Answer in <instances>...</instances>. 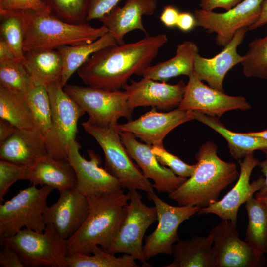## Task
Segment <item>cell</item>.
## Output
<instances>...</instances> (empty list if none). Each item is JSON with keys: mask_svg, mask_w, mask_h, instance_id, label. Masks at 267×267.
<instances>
[{"mask_svg": "<svg viewBox=\"0 0 267 267\" xmlns=\"http://www.w3.org/2000/svg\"><path fill=\"white\" fill-rule=\"evenodd\" d=\"M87 197L89 213L80 228L66 240L68 254L90 255L98 245L108 252L126 214L129 195L122 188Z\"/></svg>", "mask_w": 267, "mask_h": 267, "instance_id": "3", "label": "cell"}, {"mask_svg": "<svg viewBox=\"0 0 267 267\" xmlns=\"http://www.w3.org/2000/svg\"><path fill=\"white\" fill-rule=\"evenodd\" d=\"M191 112L194 119L206 125L227 141L230 153L235 160H240L255 150L262 151L267 149V139L232 132L227 129L216 117L198 111Z\"/></svg>", "mask_w": 267, "mask_h": 267, "instance_id": "28", "label": "cell"}, {"mask_svg": "<svg viewBox=\"0 0 267 267\" xmlns=\"http://www.w3.org/2000/svg\"><path fill=\"white\" fill-rule=\"evenodd\" d=\"M248 46L241 63L243 74L247 77L267 79V35L254 39Z\"/></svg>", "mask_w": 267, "mask_h": 267, "instance_id": "35", "label": "cell"}, {"mask_svg": "<svg viewBox=\"0 0 267 267\" xmlns=\"http://www.w3.org/2000/svg\"><path fill=\"white\" fill-rule=\"evenodd\" d=\"M266 154V159L262 162H259L258 166L261 168V171L264 176L265 182L263 187L259 190L264 191L267 190V149L262 150Z\"/></svg>", "mask_w": 267, "mask_h": 267, "instance_id": "49", "label": "cell"}, {"mask_svg": "<svg viewBox=\"0 0 267 267\" xmlns=\"http://www.w3.org/2000/svg\"><path fill=\"white\" fill-rule=\"evenodd\" d=\"M118 123L102 124L89 118L82 123L84 130L91 135L102 149L104 168L119 182L122 188L154 191L153 185L132 161L122 142Z\"/></svg>", "mask_w": 267, "mask_h": 267, "instance_id": "5", "label": "cell"}, {"mask_svg": "<svg viewBox=\"0 0 267 267\" xmlns=\"http://www.w3.org/2000/svg\"><path fill=\"white\" fill-rule=\"evenodd\" d=\"M89 210L88 197L74 188L60 193L58 200L44 213V220L46 225L53 226L60 236L67 240L82 226Z\"/></svg>", "mask_w": 267, "mask_h": 267, "instance_id": "18", "label": "cell"}, {"mask_svg": "<svg viewBox=\"0 0 267 267\" xmlns=\"http://www.w3.org/2000/svg\"><path fill=\"white\" fill-rule=\"evenodd\" d=\"M136 260L129 254L116 257L98 246L94 247L90 255L74 253L66 257L67 267H137Z\"/></svg>", "mask_w": 267, "mask_h": 267, "instance_id": "33", "label": "cell"}, {"mask_svg": "<svg viewBox=\"0 0 267 267\" xmlns=\"http://www.w3.org/2000/svg\"><path fill=\"white\" fill-rule=\"evenodd\" d=\"M49 97L52 123V146L48 154L67 160V149L75 139L78 122L86 113L64 90L60 79L46 87Z\"/></svg>", "mask_w": 267, "mask_h": 267, "instance_id": "10", "label": "cell"}, {"mask_svg": "<svg viewBox=\"0 0 267 267\" xmlns=\"http://www.w3.org/2000/svg\"><path fill=\"white\" fill-rule=\"evenodd\" d=\"M120 0H90L86 22L99 19L117 5Z\"/></svg>", "mask_w": 267, "mask_h": 267, "instance_id": "41", "label": "cell"}, {"mask_svg": "<svg viewBox=\"0 0 267 267\" xmlns=\"http://www.w3.org/2000/svg\"><path fill=\"white\" fill-rule=\"evenodd\" d=\"M263 0H244L223 13L195 10L196 27L203 28L208 33H215L216 44L224 47L239 29L248 28L258 20Z\"/></svg>", "mask_w": 267, "mask_h": 267, "instance_id": "13", "label": "cell"}, {"mask_svg": "<svg viewBox=\"0 0 267 267\" xmlns=\"http://www.w3.org/2000/svg\"><path fill=\"white\" fill-rule=\"evenodd\" d=\"M21 63L35 84L46 87L61 80L63 61L57 50L40 49L25 52Z\"/></svg>", "mask_w": 267, "mask_h": 267, "instance_id": "27", "label": "cell"}, {"mask_svg": "<svg viewBox=\"0 0 267 267\" xmlns=\"http://www.w3.org/2000/svg\"><path fill=\"white\" fill-rule=\"evenodd\" d=\"M242 1V0H200L199 6L202 9L212 11L216 8L229 10Z\"/></svg>", "mask_w": 267, "mask_h": 267, "instance_id": "43", "label": "cell"}, {"mask_svg": "<svg viewBox=\"0 0 267 267\" xmlns=\"http://www.w3.org/2000/svg\"><path fill=\"white\" fill-rule=\"evenodd\" d=\"M179 12L175 6L168 5L164 7L159 17L160 21L168 28L176 27Z\"/></svg>", "mask_w": 267, "mask_h": 267, "instance_id": "44", "label": "cell"}, {"mask_svg": "<svg viewBox=\"0 0 267 267\" xmlns=\"http://www.w3.org/2000/svg\"><path fill=\"white\" fill-rule=\"evenodd\" d=\"M50 11L42 0H0V10Z\"/></svg>", "mask_w": 267, "mask_h": 267, "instance_id": "40", "label": "cell"}, {"mask_svg": "<svg viewBox=\"0 0 267 267\" xmlns=\"http://www.w3.org/2000/svg\"><path fill=\"white\" fill-rule=\"evenodd\" d=\"M54 188L36 186L20 190L11 199L0 204V238L15 235L22 228L43 232V215L48 206L47 198Z\"/></svg>", "mask_w": 267, "mask_h": 267, "instance_id": "6", "label": "cell"}, {"mask_svg": "<svg viewBox=\"0 0 267 267\" xmlns=\"http://www.w3.org/2000/svg\"><path fill=\"white\" fill-rule=\"evenodd\" d=\"M198 53L197 44L192 41H185L177 45L173 57L151 65L141 76L165 82L179 75L189 77L193 72L195 58Z\"/></svg>", "mask_w": 267, "mask_h": 267, "instance_id": "26", "label": "cell"}, {"mask_svg": "<svg viewBox=\"0 0 267 267\" xmlns=\"http://www.w3.org/2000/svg\"><path fill=\"white\" fill-rule=\"evenodd\" d=\"M255 198L264 203L267 207V190L264 191H258L255 194ZM266 259V266H267V258Z\"/></svg>", "mask_w": 267, "mask_h": 267, "instance_id": "50", "label": "cell"}, {"mask_svg": "<svg viewBox=\"0 0 267 267\" xmlns=\"http://www.w3.org/2000/svg\"><path fill=\"white\" fill-rule=\"evenodd\" d=\"M0 38L10 47L16 59L21 62L24 54V33L20 10H0Z\"/></svg>", "mask_w": 267, "mask_h": 267, "instance_id": "34", "label": "cell"}, {"mask_svg": "<svg viewBox=\"0 0 267 267\" xmlns=\"http://www.w3.org/2000/svg\"><path fill=\"white\" fill-rule=\"evenodd\" d=\"M51 12L71 23L86 22L90 0H42Z\"/></svg>", "mask_w": 267, "mask_h": 267, "instance_id": "37", "label": "cell"}, {"mask_svg": "<svg viewBox=\"0 0 267 267\" xmlns=\"http://www.w3.org/2000/svg\"><path fill=\"white\" fill-rule=\"evenodd\" d=\"M32 83L25 68L17 59L0 62V87L26 95Z\"/></svg>", "mask_w": 267, "mask_h": 267, "instance_id": "36", "label": "cell"}, {"mask_svg": "<svg viewBox=\"0 0 267 267\" xmlns=\"http://www.w3.org/2000/svg\"><path fill=\"white\" fill-rule=\"evenodd\" d=\"M245 203L248 217L245 241L261 253H267V207L253 197Z\"/></svg>", "mask_w": 267, "mask_h": 267, "instance_id": "32", "label": "cell"}, {"mask_svg": "<svg viewBox=\"0 0 267 267\" xmlns=\"http://www.w3.org/2000/svg\"><path fill=\"white\" fill-rule=\"evenodd\" d=\"M267 23V0H264L261 4V13L258 20L248 27V30H254Z\"/></svg>", "mask_w": 267, "mask_h": 267, "instance_id": "48", "label": "cell"}, {"mask_svg": "<svg viewBox=\"0 0 267 267\" xmlns=\"http://www.w3.org/2000/svg\"><path fill=\"white\" fill-rule=\"evenodd\" d=\"M188 77L183 98L178 106L180 109L198 111L219 119L227 111L251 108L243 96H230L207 86L193 72Z\"/></svg>", "mask_w": 267, "mask_h": 267, "instance_id": "14", "label": "cell"}, {"mask_svg": "<svg viewBox=\"0 0 267 267\" xmlns=\"http://www.w3.org/2000/svg\"><path fill=\"white\" fill-rule=\"evenodd\" d=\"M27 167L7 161H0V202L11 185L19 180H26Z\"/></svg>", "mask_w": 267, "mask_h": 267, "instance_id": "38", "label": "cell"}, {"mask_svg": "<svg viewBox=\"0 0 267 267\" xmlns=\"http://www.w3.org/2000/svg\"><path fill=\"white\" fill-rule=\"evenodd\" d=\"M213 239L195 235L190 240H179L173 245V261L165 267H215Z\"/></svg>", "mask_w": 267, "mask_h": 267, "instance_id": "25", "label": "cell"}, {"mask_svg": "<svg viewBox=\"0 0 267 267\" xmlns=\"http://www.w3.org/2000/svg\"><path fill=\"white\" fill-rule=\"evenodd\" d=\"M0 265L2 267H24L16 252L10 246L0 242Z\"/></svg>", "mask_w": 267, "mask_h": 267, "instance_id": "42", "label": "cell"}, {"mask_svg": "<svg viewBox=\"0 0 267 267\" xmlns=\"http://www.w3.org/2000/svg\"><path fill=\"white\" fill-rule=\"evenodd\" d=\"M63 89L88 114L89 118L97 123H117L121 117L132 120L134 110L128 104L125 91L68 84Z\"/></svg>", "mask_w": 267, "mask_h": 267, "instance_id": "9", "label": "cell"}, {"mask_svg": "<svg viewBox=\"0 0 267 267\" xmlns=\"http://www.w3.org/2000/svg\"><path fill=\"white\" fill-rule=\"evenodd\" d=\"M186 84L183 80L177 84L158 82L143 77L140 81L130 80L122 88L128 96L130 108L151 106L160 110H171L180 104L185 91Z\"/></svg>", "mask_w": 267, "mask_h": 267, "instance_id": "17", "label": "cell"}, {"mask_svg": "<svg viewBox=\"0 0 267 267\" xmlns=\"http://www.w3.org/2000/svg\"><path fill=\"white\" fill-rule=\"evenodd\" d=\"M37 128L43 135L48 153L52 146V123L51 105L46 87L33 83L26 95Z\"/></svg>", "mask_w": 267, "mask_h": 267, "instance_id": "31", "label": "cell"}, {"mask_svg": "<svg viewBox=\"0 0 267 267\" xmlns=\"http://www.w3.org/2000/svg\"><path fill=\"white\" fill-rule=\"evenodd\" d=\"M26 180L35 186H51L60 193L76 188L77 184L75 172L68 160L48 153L27 167Z\"/></svg>", "mask_w": 267, "mask_h": 267, "instance_id": "24", "label": "cell"}, {"mask_svg": "<svg viewBox=\"0 0 267 267\" xmlns=\"http://www.w3.org/2000/svg\"><path fill=\"white\" fill-rule=\"evenodd\" d=\"M259 162L255 158L254 153L246 155L242 161L239 160L240 171L235 185L222 199L206 207L200 208L197 214H214L222 220H229L237 225L238 212L240 206L253 197L264 186L265 178L262 176L250 183L252 172L258 166Z\"/></svg>", "mask_w": 267, "mask_h": 267, "instance_id": "16", "label": "cell"}, {"mask_svg": "<svg viewBox=\"0 0 267 267\" xmlns=\"http://www.w3.org/2000/svg\"><path fill=\"white\" fill-rule=\"evenodd\" d=\"M212 141L202 144L195 155V170L168 198L179 205L206 207L219 200L221 192L239 176L236 164L222 160Z\"/></svg>", "mask_w": 267, "mask_h": 267, "instance_id": "2", "label": "cell"}, {"mask_svg": "<svg viewBox=\"0 0 267 267\" xmlns=\"http://www.w3.org/2000/svg\"><path fill=\"white\" fill-rule=\"evenodd\" d=\"M182 32H187L196 27L194 15L189 12H182L179 14L177 26Z\"/></svg>", "mask_w": 267, "mask_h": 267, "instance_id": "45", "label": "cell"}, {"mask_svg": "<svg viewBox=\"0 0 267 267\" xmlns=\"http://www.w3.org/2000/svg\"><path fill=\"white\" fill-rule=\"evenodd\" d=\"M23 28L24 52L57 49L65 45L91 43L108 32L104 25L95 28L88 22L74 24L59 18L50 11L19 10Z\"/></svg>", "mask_w": 267, "mask_h": 267, "instance_id": "4", "label": "cell"}, {"mask_svg": "<svg viewBox=\"0 0 267 267\" xmlns=\"http://www.w3.org/2000/svg\"><path fill=\"white\" fill-rule=\"evenodd\" d=\"M191 111L178 108L168 112H160L152 107L134 120L118 124L119 131L133 134L146 144L151 145H163L165 136L179 125L193 120Z\"/></svg>", "mask_w": 267, "mask_h": 267, "instance_id": "19", "label": "cell"}, {"mask_svg": "<svg viewBox=\"0 0 267 267\" xmlns=\"http://www.w3.org/2000/svg\"><path fill=\"white\" fill-rule=\"evenodd\" d=\"M248 30L247 27L239 29L222 50L212 58H205L198 53L193 68L196 76L206 81L211 87L223 92V82L226 74L243 60V56L237 52V47L243 42Z\"/></svg>", "mask_w": 267, "mask_h": 267, "instance_id": "21", "label": "cell"}, {"mask_svg": "<svg viewBox=\"0 0 267 267\" xmlns=\"http://www.w3.org/2000/svg\"><path fill=\"white\" fill-rule=\"evenodd\" d=\"M117 44L115 39L108 32L96 40L78 45H65L57 50L63 61V70L60 83L63 88L71 76L94 52L100 49Z\"/></svg>", "mask_w": 267, "mask_h": 267, "instance_id": "29", "label": "cell"}, {"mask_svg": "<svg viewBox=\"0 0 267 267\" xmlns=\"http://www.w3.org/2000/svg\"><path fill=\"white\" fill-rule=\"evenodd\" d=\"M17 129L9 122L0 119V144L12 135Z\"/></svg>", "mask_w": 267, "mask_h": 267, "instance_id": "46", "label": "cell"}, {"mask_svg": "<svg viewBox=\"0 0 267 267\" xmlns=\"http://www.w3.org/2000/svg\"><path fill=\"white\" fill-rule=\"evenodd\" d=\"M0 119L9 122L18 129H36L26 95L0 87Z\"/></svg>", "mask_w": 267, "mask_h": 267, "instance_id": "30", "label": "cell"}, {"mask_svg": "<svg viewBox=\"0 0 267 267\" xmlns=\"http://www.w3.org/2000/svg\"><path fill=\"white\" fill-rule=\"evenodd\" d=\"M119 134L130 157L136 161L144 176L154 181L153 187L158 191L170 194L187 180V178L177 176L160 164L152 151V146L138 141L131 133L119 131Z\"/></svg>", "mask_w": 267, "mask_h": 267, "instance_id": "20", "label": "cell"}, {"mask_svg": "<svg viewBox=\"0 0 267 267\" xmlns=\"http://www.w3.org/2000/svg\"><path fill=\"white\" fill-rule=\"evenodd\" d=\"M209 234L213 241L215 267H257L266 265L264 254L245 240H241L237 225L230 221L222 220Z\"/></svg>", "mask_w": 267, "mask_h": 267, "instance_id": "12", "label": "cell"}, {"mask_svg": "<svg viewBox=\"0 0 267 267\" xmlns=\"http://www.w3.org/2000/svg\"><path fill=\"white\" fill-rule=\"evenodd\" d=\"M168 40L166 34H159L104 47L88 59L77 71L78 75L88 86L119 90L132 75L142 76Z\"/></svg>", "mask_w": 267, "mask_h": 267, "instance_id": "1", "label": "cell"}, {"mask_svg": "<svg viewBox=\"0 0 267 267\" xmlns=\"http://www.w3.org/2000/svg\"><path fill=\"white\" fill-rule=\"evenodd\" d=\"M147 196L154 203L158 224L155 230L145 237L143 255L146 261L160 254L171 255L174 244L179 240L178 233L179 226L198 213L201 208L196 206L170 205L160 199L154 191Z\"/></svg>", "mask_w": 267, "mask_h": 267, "instance_id": "11", "label": "cell"}, {"mask_svg": "<svg viewBox=\"0 0 267 267\" xmlns=\"http://www.w3.org/2000/svg\"><path fill=\"white\" fill-rule=\"evenodd\" d=\"M244 134L247 135L267 139V129L261 132H249Z\"/></svg>", "mask_w": 267, "mask_h": 267, "instance_id": "51", "label": "cell"}, {"mask_svg": "<svg viewBox=\"0 0 267 267\" xmlns=\"http://www.w3.org/2000/svg\"><path fill=\"white\" fill-rule=\"evenodd\" d=\"M152 151L160 164L168 167L177 176L190 177L195 170V164L186 163L178 156L167 151L163 145L152 146Z\"/></svg>", "mask_w": 267, "mask_h": 267, "instance_id": "39", "label": "cell"}, {"mask_svg": "<svg viewBox=\"0 0 267 267\" xmlns=\"http://www.w3.org/2000/svg\"><path fill=\"white\" fill-rule=\"evenodd\" d=\"M0 145V160L26 167L48 153L44 138L38 128H18Z\"/></svg>", "mask_w": 267, "mask_h": 267, "instance_id": "23", "label": "cell"}, {"mask_svg": "<svg viewBox=\"0 0 267 267\" xmlns=\"http://www.w3.org/2000/svg\"><path fill=\"white\" fill-rule=\"evenodd\" d=\"M80 144L76 139L69 143L67 160L74 169L77 178L76 188L87 197L99 195L119 190L122 188L117 179L100 166V156L88 150L89 160L80 152Z\"/></svg>", "mask_w": 267, "mask_h": 267, "instance_id": "15", "label": "cell"}, {"mask_svg": "<svg viewBox=\"0 0 267 267\" xmlns=\"http://www.w3.org/2000/svg\"><path fill=\"white\" fill-rule=\"evenodd\" d=\"M128 193L129 200L124 220L108 252L132 255L143 267H151L143 257L142 243L146 230L157 220V210L143 202L137 190H129Z\"/></svg>", "mask_w": 267, "mask_h": 267, "instance_id": "8", "label": "cell"}, {"mask_svg": "<svg viewBox=\"0 0 267 267\" xmlns=\"http://www.w3.org/2000/svg\"><path fill=\"white\" fill-rule=\"evenodd\" d=\"M0 242L16 252L24 267H67L66 240L52 225H46L43 232L24 228Z\"/></svg>", "mask_w": 267, "mask_h": 267, "instance_id": "7", "label": "cell"}, {"mask_svg": "<svg viewBox=\"0 0 267 267\" xmlns=\"http://www.w3.org/2000/svg\"><path fill=\"white\" fill-rule=\"evenodd\" d=\"M17 59L10 47L3 39H0V62Z\"/></svg>", "mask_w": 267, "mask_h": 267, "instance_id": "47", "label": "cell"}, {"mask_svg": "<svg viewBox=\"0 0 267 267\" xmlns=\"http://www.w3.org/2000/svg\"><path fill=\"white\" fill-rule=\"evenodd\" d=\"M157 6V0H126L122 7L115 6L99 20L105 26L117 44L125 43L128 32L139 30L147 36L142 23L143 15H152Z\"/></svg>", "mask_w": 267, "mask_h": 267, "instance_id": "22", "label": "cell"}]
</instances>
